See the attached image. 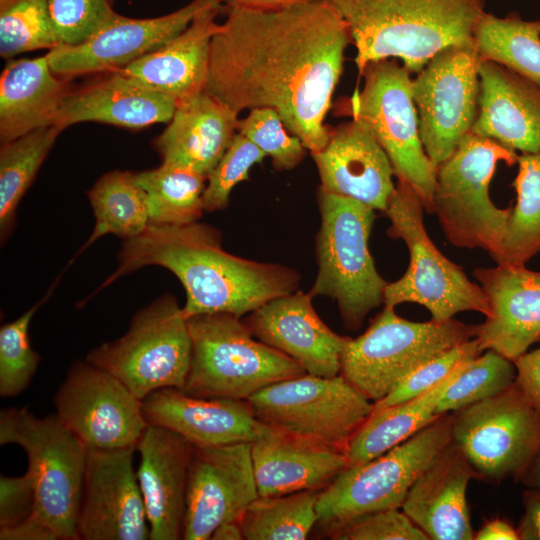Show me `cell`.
Segmentation results:
<instances>
[{"label":"cell","mask_w":540,"mask_h":540,"mask_svg":"<svg viewBox=\"0 0 540 540\" xmlns=\"http://www.w3.org/2000/svg\"><path fill=\"white\" fill-rule=\"evenodd\" d=\"M210 44L206 91L240 113L270 108L311 153L325 125L351 37L328 0L285 9L227 8Z\"/></svg>","instance_id":"1"},{"label":"cell","mask_w":540,"mask_h":540,"mask_svg":"<svg viewBox=\"0 0 540 540\" xmlns=\"http://www.w3.org/2000/svg\"><path fill=\"white\" fill-rule=\"evenodd\" d=\"M160 266L181 282L185 316L251 313L268 301L297 291L300 275L287 266L235 256L222 248L221 234L198 221L184 225H149L124 240L118 266L102 289L145 266Z\"/></svg>","instance_id":"2"},{"label":"cell","mask_w":540,"mask_h":540,"mask_svg":"<svg viewBox=\"0 0 540 540\" xmlns=\"http://www.w3.org/2000/svg\"><path fill=\"white\" fill-rule=\"evenodd\" d=\"M347 25L358 75L398 58L417 74L440 50L473 43L485 0H328Z\"/></svg>","instance_id":"3"},{"label":"cell","mask_w":540,"mask_h":540,"mask_svg":"<svg viewBox=\"0 0 540 540\" xmlns=\"http://www.w3.org/2000/svg\"><path fill=\"white\" fill-rule=\"evenodd\" d=\"M187 323L192 355L182 391L190 396L248 400L267 386L306 373L286 354L254 339L233 314H199Z\"/></svg>","instance_id":"4"},{"label":"cell","mask_w":540,"mask_h":540,"mask_svg":"<svg viewBox=\"0 0 540 540\" xmlns=\"http://www.w3.org/2000/svg\"><path fill=\"white\" fill-rule=\"evenodd\" d=\"M321 226L316 237L318 273L309 291L337 302L348 330L360 328L368 313L384 304L387 285L369 251L374 209L321 187Z\"/></svg>","instance_id":"5"},{"label":"cell","mask_w":540,"mask_h":540,"mask_svg":"<svg viewBox=\"0 0 540 540\" xmlns=\"http://www.w3.org/2000/svg\"><path fill=\"white\" fill-rule=\"evenodd\" d=\"M17 444L26 452L35 490L31 521L55 540H77L87 447L59 417H36L27 408L0 414V444Z\"/></svg>","instance_id":"6"},{"label":"cell","mask_w":540,"mask_h":540,"mask_svg":"<svg viewBox=\"0 0 540 540\" xmlns=\"http://www.w3.org/2000/svg\"><path fill=\"white\" fill-rule=\"evenodd\" d=\"M518 154L469 132L436 171L433 213L453 245L481 248L498 263L512 207L498 208L489 195L497 163L517 164Z\"/></svg>","instance_id":"7"},{"label":"cell","mask_w":540,"mask_h":540,"mask_svg":"<svg viewBox=\"0 0 540 540\" xmlns=\"http://www.w3.org/2000/svg\"><path fill=\"white\" fill-rule=\"evenodd\" d=\"M423 209L415 190L398 180L385 211L390 220L387 233L404 241L410 262L400 279L387 283L384 306L417 303L435 322H446L464 311L488 316L490 309L481 286L469 280L462 267L444 256L428 236Z\"/></svg>","instance_id":"8"},{"label":"cell","mask_w":540,"mask_h":540,"mask_svg":"<svg viewBox=\"0 0 540 540\" xmlns=\"http://www.w3.org/2000/svg\"><path fill=\"white\" fill-rule=\"evenodd\" d=\"M474 336L475 326L454 318L413 322L384 306L363 334L347 338L340 374L375 403L421 365Z\"/></svg>","instance_id":"9"},{"label":"cell","mask_w":540,"mask_h":540,"mask_svg":"<svg viewBox=\"0 0 540 540\" xmlns=\"http://www.w3.org/2000/svg\"><path fill=\"white\" fill-rule=\"evenodd\" d=\"M452 418L439 415L380 456L348 465L319 492L318 523L330 535L366 514L401 508L414 481L451 441Z\"/></svg>","instance_id":"10"},{"label":"cell","mask_w":540,"mask_h":540,"mask_svg":"<svg viewBox=\"0 0 540 540\" xmlns=\"http://www.w3.org/2000/svg\"><path fill=\"white\" fill-rule=\"evenodd\" d=\"M192 355L187 317L176 298L162 295L132 318L127 332L91 350L86 360L119 379L139 400L185 386Z\"/></svg>","instance_id":"11"},{"label":"cell","mask_w":540,"mask_h":540,"mask_svg":"<svg viewBox=\"0 0 540 540\" xmlns=\"http://www.w3.org/2000/svg\"><path fill=\"white\" fill-rule=\"evenodd\" d=\"M411 74L393 58L368 63L359 75L364 85L348 99L346 114L369 126L387 154L394 175L407 182L424 209L433 213L437 168L421 142Z\"/></svg>","instance_id":"12"},{"label":"cell","mask_w":540,"mask_h":540,"mask_svg":"<svg viewBox=\"0 0 540 540\" xmlns=\"http://www.w3.org/2000/svg\"><path fill=\"white\" fill-rule=\"evenodd\" d=\"M452 416L451 441L465 455L475 478L522 481L540 453V411L515 383Z\"/></svg>","instance_id":"13"},{"label":"cell","mask_w":540,"mask_h":540,"mask_svg":"<svg viewBox=\"0 0 540 540\" xmlns=\"http://www.w3.org/2000/svg\"><path fill=\"white\" fill-rule=\"evenodd\" d=\"M247 401L262 423L345 451L374 404L341 374L308 373L267 386Z\"/></svg>","instance_id":"14"},{"label":"cell","mask_w":540,"mask_h":540,"mask_svg":"<svg viewBox=\"0 0 540 540\" xmlns=\"http://www.w3.org/2000/svg\"><path fill=\"white\" fill-rule=\"evenodd\" d=\"M482 60L474 42L450 45L412 80L421 142L436 168L471 132L478 112Z\"/></svg>","instance_id":"15"},{"label":"cell","mask_w":540,"mask_h":540,"mask_svg":"<svg viewBox=\"0 0 540 540\" xmlns=\"http://www.w3.org/2000/svg\"><path fill=\"white\" fill-rule=\"evenodd\" d=\"M54 403L56 415L87 448L136 447L148 426L142 401L87 360L70 367Z\"/></svg>","instance_id":"16"},{"label":"cell","mask_w":540,"mask_h":540,"mask_svg":"<svg viewBox=\"0 0 540 540\" xmlns=\"http://www.w3.org/2000/svg\"><path fill=\"white\" fill-rule=\"evenodd\" d=\"M251 443L194 446L183 525L185 540H208L225 522H240L258 497Z\"/></svg>","instance_id":"17"},{"label":"cell","mask_w":540,"mask_h":540,"mask_svg":"<svg viewBox=\"0 0 540 540\" xmlns=\"http://www.w3.org/2000/svg\"><path fill=\"white\" fill-rule=\"evenodd\" d=\"M216 4L221 3L219 0H192L173 12L152 18H131L116 13L85 41L49 50L46 56L50 68L67 79L116 71L166 44L199 12Z\"/></svg>","instance_id":"18"},{"label":"cell","mask_w":540,"mask_h":540,"mask_svg":"<svg viewBox=\"0 0 540 540\" xmlns=\"http://www.w3.org/2000/svg\"><path fill=\"white\" fill-rule=\"evenodd\" d=\"M135 450L87 448L77 540L149 539Z\"/></svg>","instance_id":"19"},{"label":"cell","mask_w":540,"mask_h":540,"mask_svg":"<svg viewBox=\"0 0 540 540\" xmlns=\"http://www.w3.org/2000/svg\"><path fill=\"white\" fill-rule=\"evenodd\" d=\"M490 313L475 326L482 352L492 350L510 361L540 340V271L525 265L499 264L473 271Z\"/></svg>","instance_id":"20"},{"label":"cell","mask_w":540,"mask_h":540,"mask_svg":"<svg viewBox=\"0 0 540 540\" xmlns=\"http://www.w3.org/2000/svg\"><path fill=\"white\" fill-rule=\"evenodd\" d=\"M312 298L299 290L274 298L251 312L245 323L256 339L295 360L306 373L335 377L348 337L321 320Z\"/></svg>","instance_id":"21"},{"label":"cell","mask_w":540,"mask_h":540,"mask_svg":"<svg viewBox=\"0 0 540 540\" xmlns=\"http://www.w3.org/2000/svg\"><path fill=\"white\" fill-rule=\"evenodd\" d=\"M330 129L326 145L311 153L321 188L385 212L396 185L391 162L360 118Z\"/></svg>","instance_id":"22"},{"label":"cell","mask_w":540,"mask_h":540,"mask_svg":"<svg viewBox=\"0 0 540 540\" xmlns=\"http://www.w3.org/2000/svg\"><path fill=\"white\" fill-rule=\"evenodd\" d=\"M136 450V471L149 524V540L183 538L186 488L194 445L181 435L150 425Z\"/></svg>","instance_id":"23"},{"label":"cell","mask_w":540,"mask_h":540,"mask_svg":"<svg viewBox=\"0 0 540 540\" xmlns=\"http://www.w3.org/2000/svg\"><path fill=\"white\" fill-rule=\"evenodd\" d=\"M142 410L148 424L197 447L251 443L267 428L247 400L194 397L177 388L153 391L142 400Z\"/></svg>","instance_id":"24"},{"label":"cell","mask_w":540,"mask_h":540,"mask_svg":"<svg viewBox=\"0 0 540 540\" xmlns=\"http://www.w3.org/2000/svg\"><path fill=\"white\" fill-rule=\"evenodd\" d=\"M472 478L471 465L450 441L414 481L401 509L429 540H473L466 499Z\"/></svg>","instance_id":"25"},{"label":"cell","mask_w":540,"mask_h":540,"mask_svg":"<svg viewBox=\"0 0 540 540\" xmlns=\"http://www.w3.org/2000/svg\"><path fill=\"white\" fill-rule=\"evenodd\" d=\"M251 457L259 496L321 491L348 466L345 450L268 425Z\"/></svg>","instance_id":"26"},{"label":"cell","mask_w":540,"mask_h":540,"mask_svg":"<svg viewBox=\"0 0 540 540\" xmlns=\"http://www.w3.org/2000/svg\"><path fill=\"white\" fill-rule=\"evenodd\" d=\"M478 112L471 132L521 153L540 151V86L482 60Z\"/></svg>","instance_id":"27"},{"label":"cell","mask_w":540,"mask_h":540,"mask_svg":"<svg viewBox=\"0 0 540 540\" xmlns=\"http://www.w3.org/2000/svg\"><path fill=\"white\" fill-rule=\"evenodd\" d=\"M71 88L55 118L62 131L81 122H98L129 129L168 123L177 102L118 72Z\"/></svg>","instance_id":"28"},{"label":"cell","mask_w":540,"mask_h":540,"mask_svg":"<svg viewBox=\"0 0 540 540\" xmlns=\"http://www.w3.org/2000/svg\"><path fill=\"white\" fill-rule=\"evenodd\" d=\"M216 4L199 12L177 36L151 53L116 71L172 97L177 103L206 89L210 44L220 23Z\"/></svg>","instance_id":"29"},{"label":"cell","mask_w":540,"mask_h":540,"mask_svg":"<svg viewBox=\"0 0 540 540\" xmlns=\"http://www.w3.org/2000/svg\"><path fill=\"white\" fill-rule=\"evenodd\" d=\"M238 114L206 90L177 103L153 141L162 162L212 172L238 132Z\"/></svg>","instance_id":"30"},{"label":"cell","mask_w":540,"mask_h":540,"mask_svg":"<svg viewBox=\"0 0 540 540\" xmlns=\"http://www.w3.org/2000/svg\"><path fill=\"white\" fill-rule=\"evenodd\" d=\"M70 81L51 70L46 54L7 60L0 76L1 143L52 126Z\"/></svg>","instance_id":"31"},{"label":"cell","mask_w":540,"mask_h":540,"mask_svg":"<svg viewBox=\"0 0 540 540\" xmlns=\"http://www.w3.org/2000/svg\"><path fill=\"white\" fill-rule=\"evenodd\" d=\"M465 363L424 393L395 405L373 409L347 445L348 465L362 464L380 456L438 417L435 408Z\"/></svg>","instance_id":"32"},{"label":"cell","mask_w":540,"mask_h":540,"mask_svg":"<svg viewBox=\"0 0 540 540\" xmlns=\"http://www.w3.org/2000/svg\"><path fill=\"white\" fill-rule=\"evenodd\" d=\"M87 196L95 226L78 253L107 234L127 240L140 235L150 225L147 194L133 172L105 173L87 191Z\"/></svg>","instance_id":"33"},{"label":"cell","mask_w":540,"mask_h":540,"mask_svg":"<svg viewBox=\"0 0 540 540\" xmlns=\"http://www.w3.org/2000/svg\"><path fill=\"white\" fill-rule=\"evenodd\" d=\"M483 60L493 61L540 86V20L517 13L497 17L485 12L474 32Z\"/></svg>","instance_id":"34"},{"label":"cell","mask_w":540,"mask_h":540,"mask_svg":"<svg viewBox=\"0 0 540 540\" xmlns=\"http://www.w3.org/2000/svg\"><path fill=\"white\" fill-rule=\"evenodd\" d=\"M145 190L150 225H184L196 222L205 212L203 194L207 176L182 165L164 163L135 173Z\"/></svg>","instance_id":"35"},{"label":"cell","mask_w":540,"mask_h":540,"mask_svg":"<svg viewBox=\"0 0 540 540\" xmlns=\"http://www.w3.org/2000/svg\"><path fill=\"white\" fill-rule=\"evenodd\" d=\"M61 132L60 128L52 125L1 143L0 234L2 240L11 233L18 204Z\"/></svg>","instance_id":"36"},{"label":"cell","mask_w":540,"mask_h":540,"mask_svg":"<svg viewBox=\"0 0 540 540\" xmlns=\"http://www.w3.org/2000/svg\"><path fill=\"white\" fill-rule=\"evenodd\" d=\"M318 490L258 496L240 526L247 540H304L318 523Z\"/></svg>","instance_id":"37"},{"label":"cell","mask_w":540,"mask_h":540,"mask_svg":"<svg viewBox=\"0 0 540 540\" xmlns=\"http://www.w3.org/2000/svg\"><path fill=\"white\" fill-rule=\"evenodd\" d=\"M517 198L499 264L526 265L540 252V151L518 155Z\"/></svg>","instance_id":"38"},{"label":"cell","mask_w":540,"mask_h":540,"mask_svg":"<svg viewBox=\"0 0 540 540\" xmlns=\"http://www.w3.org/2000/svg\"><path fill=\"white\" fill-rule=\"evenodd\" d=\"M516 380L514 362L499 353L486 350L465 363L442 394L437 416L453 413L510 388Z\"/></svg>","instance_id":"39"},{"label":"cell","mask_w":540,"mask_h":540,"mask_svg":"<svg viewBox=\"0 0 540 540\" xmlns=\"http://www.w3.org/2000/svg\"><path fill=\"white\" fill-rule=\"evenodd\" d=\"M59 46L48 0H0V55H16Z\"/></svg>","instance_id":"40"},{"label":"cell","mask_w":540,"mask_h":540,"mask_svg":"<svg viewBox=\"0 0 540 540\" xmlns=\"http://www.w3.org/2000/svg\"><path fill=\"white\" fill-rule=\"evenodd\" d=\"M48 295L12 322L0 328V395L21 393L34 376L40 357L31 346L29 326L33 315Z\"/></svg>","instance_id":"41"},{"label":"cell","mask_w":540,"mask_h":540,"mask_svg":"<svg viewBox=\"0 0 540 540\" xmlns=\"http://www.w3.org/2000/svg\"><path fill=\"white\" fill-rule=\"evenodd\" d=\"M238 132L269 156L278 170L295 168L306 155L302 142L287 130L273 109L249 110L248 115L239 120Z\"/></svg>","instance_id":"42"},{"label":"cell","mask_w":540,"mask_h":540,"mask_svg":"<svg viewBox=\"0 0 540 540\" xmlns=\"http://www.w3.org/2000/svg\"><path fill=\"white\" fill-rule=\"evenodd\" d=\"M266 154L248 138L237 132L229 148L207 177L203 194L206 212L225 209L233 188L248 179L252 166L262 162Z\"/></svg>","instance_id":"43"},{"label":"cell","mask_w":540,"mask_h":540,"mask_svg":"<svg viewBox=\"0 0 540 540\" xmlns=\"http://www.w3.org/2000/svg\"><path fill=\"white\" fill-rule=\"evenodd\" d=\"M114 0H48L59 46L77 45L89 38L117 12Z\"/></svg>","instance_id":"44"},{"label":"cell","mask_w":540,"mask_h":540,"mask_svg":"<svg viewBox=\"0 0 540 540\" xmlns=\"http://www.w3.org/2000/svg\"><path fill=\"white\" fill-rule=\"evenodd\" d=\"M481 353L475 338L451 348L414 370L390 394L375 402L373 409L395 405L424 393Z\"/></svg>","instance_id":"45"},{"label":"cell","mask_w":540,"mask_h":540,"mask_svg":"<svg viewBox=\"0 0 540 540\" xmlns=\"http://www.w3.org/2000/svg\"><path fill=\"white\" fill-rule=\"evenodd\" d=\"M330 536L336 540H429L401 508L366 514Z\"/></svg>","instance_id":"46"},{"label":"cell","mask_w":540,"mask_h":540,"mask_svg":"<svg viewBox=\"0 0 540 540\" xmlns=\"http://www.w3.org/2000/svg\"><path fill=\"white\" fill-rule=\"evenodd\" d=\"M35 490L28 471L19 477H0V529L13 527L33 512Z\"/></svg>","instance_id":"47"},{"label":"cell","mask_w":540,"mask_h":540,"mask_svg":"<svg viewBox=\"0 0 540 540\" xmlns=\"http://www.w3.org/2000/svg\"><path fill=\"white\" fill-rule=\"evenodd\" d=\"M515 384L540 411V347L525 352L514 361Z\"/></svg>","instance_id":"48"},{"label":"cell","mask_w":540,"mask_h":540,"mask_svg":"<svg viewBox=\"0 0 540 540\" xmlns=\"http://www.w3.org/2000/svg\"><path fill=\"white\" fill-rule=\"evenodd\" d=\"M524 514L517 532L521 540H540V491L528 488L522 494Z\"/></svg>","instance_id":"49"},{"label":"cell","mask_w":540,"mask_h":540,"mask_svg":"<svg viewBox=\"0 0 540 540\" xmlns=\"http://www.w3.org/2000/svg\"><path fill=\"white\" fill-rule=\"evenodd\" d=\"M313 0H219L223 7L255 11H274L304 4Z\"/></svg>","instance_id":"50"},{"label":"cell","mask_w":540,"mask_h":540,"mask_svg":"<svg viewBox=\"0 0 540 540\" xmlns=\"http://www.w3.org/2000/svg\"><path fill=\"white\" fill-rule=\"evenodd\" d=\"M476 540H518L519 535L508 521L495 518L487 521L481 529L475 533Z\"/></svg>","instance_id":"51"},{"label":"cell","mask_w":540,"mask_h":540,"mask_svg":"<svg viewBox=\"0 0 540 540\" xmlns=\"http://www.w3.org/2000/svg\"><path fill=\"white\" fill-rule=\"evenodd\" d=\"M211 539L241 540L244 539V536L239 522H225L215 529Z\"/></svg>","instance_id":"52"},{"label":"cell","mask_w":540,"mask_h":540,"mask_svg":"<svg viewBox=\"0 0 540 540\" xmlns=\"http://www.w3.org/2000/svg\"><path fill=\"white\" fill-rule=\"evenodd\" d=\"M522 482L528 488L540 491V453L523 477Z\"/></svg>","instance_id":"53"}]
</instances>
